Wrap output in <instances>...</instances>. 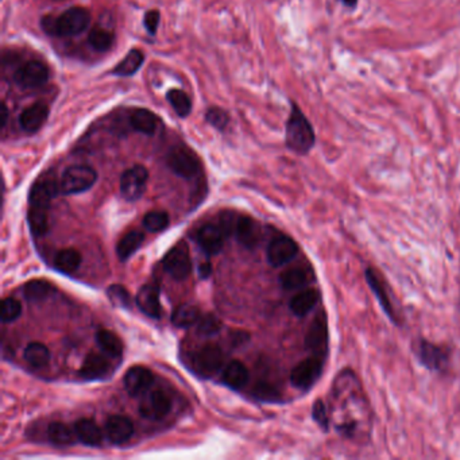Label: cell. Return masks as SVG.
<instances>
[{
  "label": "cell",
  "instance_id": "cell-40",
  "mask_svg": "<svg viewBox=\"0 0 460 460\" xmlns=\"http://www.w3.org/2000/svg\"><path fill=\"white\" fill-rule=\"evenodd\" d=\"M52 291L49 282L44 280H31L23 287V294L29 301H41Z\"/></svg>",
  "mask_w": 460,
  "mask_h": 460
},
{
  "label": "cell",
  "instance_id": "cell-6",
  "mask_svg": "<svg viewBox=\"0 0 460 460\" xmlns=\"http://www.w3.org/2000/svg\"><path fill=\"white\" fill-rule=\"evenodd\" d=\"M325 362L327 359L318 355H312L307 359H303L290 372L291 385L301 392H309L324 373Z\"/></svg>",
  "mask_w": 460,
  "mask_h": 460
},
{
  "label": "cell",
  "instance_id": "cell-7",
  "mask_svg": "<svg viewBox=\"0 0 460 460\" xmlns=\"http://www.w3.org/2000/svg\"><path fill=\"white\" fill-rule=\"evenodd\" d=\"M97 181V173L88 165L69 166L61 177L59 191L65 195H77L90 189Z\"/></svg>",
  "mask_w": 460,
  "mask_h": 460
},
{
  "label": "cell",
  "instance_id": "cell-36",
  "mask_svg": "<svg viewBox=\"0 0 460 460\" xmlns=\"http://www.w3.org/2000/svg\"><path fill=\"white\" fill-rule=\"evenodd\" d=\"M48 436L52 443L57 445H70L76 441V432L75 428H70L65 423H52L48 427Z\"/></svg>",
  "mask_w": 460,
  "mask_h": 460
},
{
  "label": "cell",
  "instance_id": "cell-41",
  "mask_svg": "<svg viewBox=\"0 0 460 460\" xmlns=\"http://www.w3.org/2000/svg\"><path fill=\"white\" fill-rule=\"evenodd\" d=\"M169 215L164 211H151L144 218V226L150 232H160L169 226Z\"/></svg>",
  "mask_w": 460,
  "mask_h": 460
},
{
  "label": "cell",
  "instance_id": "cell-35",
  "mask_svg": "<svg viewBox=\"0 0 460 460\" xmlns=\"http://www.w3.org/2000/svg\"><path fill=\"white\" fill-rule=\"evenodd\" d=\"M200 311L198 307L184 304L175 308L173 312L172 323L178 328H188L200 320Z\"/></svg>",
  "mask_w": 460,
  "mask_h": 460
},
{
  "label": "cell",
  "instance_id": "cell-51",
  "mask_svg": "<svg viewBox=\"0 0 460 460\" xmlns=\"http://www.w3.org/2000/svg\"><path fill=\"white\" fill-rule=\"evenodd\" d=\"M338 1H341L345 7L349 8V10H355L358 7V3H359V0H338Z\"/></svg>",
  "mask_w": 460,
  "mask_h": 460
},
{
  "label": "cell",
  "instance_id": "cell-17",
  "mask_svg": "<svg viewBox=\"0 0 460 460\" xmlns=\"http://www.w3.org/2000/svg\"><path fill=\"white\" fill-rule=\"evenodd\" d=\"M238 242L246 249H254L262 239V230L258 222L250 216H239L235 232Z\"/></svg>",
  "mask_w": 460,
  "mask_h": 460
},
{
  "label": "cell",
  "instance_id": "cell-31",
  "mask_svg": "<svg viewBox=\"0 0 460 460\" xmlns=\"http://www.w3.org/2000/svg\"><path fill=\"white\" fill-rule=\"evenodd\" d=\"M110 369V363L106 356L100 354H89L83 363L82 375L86 379H96L106 374Z\"/></svg>",
  "mask_w": 460,
  "mask_h": 460
},
{
  "label": "cell",
  "instance_id": "cell-11",
  "mask_svg": "<svg viewBox=\"0 0 460 460\" xmlns=\"http://www.w3.org/2000/svg\"><path fill=\"white\" fill-rule=\"evenodd\" d=\"M148 180V171L142 165H134L120 177V193L127 202L142 198Z\"/></svg>",
  "mask_w": 460,
  "mask_h": 460
},
{
  "label": "cell",
  "instance_id": "cell-8",
  "mask_svg": "<svg viewBox=\"0 0 460 460\" xmlns=\"http://www.w3.org/2000/svg\"><path fill=\"white\" fill-rule=\"evenodd\" d=\"M166 165L175 175L186 180L195 178L202 171L198 155L186 146L173 147L166 155Z\"/></svg>",
  "mask_w": 460,
  "mask_h": 460
},
{
  "label": "cell",
  "instance_id": "cell-43",
  "mask_svg": "<svg viewBox=\"0 0 460 460\" xmlns=\"http://www.w3.org/2000/svg\"><path fill=\"white\" fill-rule=\"evenodd\" d=\"M22 314V305L17 298L12 297H6L1 301V321L3 323H11L15 321Z\"/></svg>",
  "mask_w": 460,
  "mask_h": 460
},
{
  "label": "cell",
  "instance_id": "cell-46",
  "mask_svg": "<svg viewBox=\"0 0 460 460\" xmlns=\"http://www.w3.org/2000/svg\"><path fill=\"white\" fill-rule=\"evenodd\" d=\"M256 396L260 399V400H265V401H270V403H277V401H281V394L280 392L269 385V383H258L256 386Z\"/></svg>",
  "mask_w": 460,
  "mask_h": 460
},
{
  "label": "cell",
  "instance_id": "cell-30",
  "mask_svg": "<svg viewBox=\"0 0 460 460\" xmlns=\"http://www.w3.org/2000/svg\"><path fill=\"white\" fill-rule=\"evenodd\" d=\"M249 379V372L246 366L239 361H231L223 372V382L232 389H240Z\"/></svg>",
  "mask_w": 460,
  "mask_h": 460
},
{
  "label": "cell",
  "instance_id": "cell-2",
  "mask_svg": "<svg viewBox=\"0 0 460 460\" xmlns=\"http://www.w3.org/2000/svg\"><path fill=\"white\" fill-rule=\"evenodd\" d=\"M285 144L289 150L298 155L309 154L316 144V133L311 120L294 102L290 103L285 126Z\"/></svg>",
  "mask_w": 460,
  "mask_h": 460
},
{
  "label": "cell",
  "instance_id": "cell-33",
  "mask_svg": "<svg viewBox=\"0 0 460 460\" xmlns=\"http://www.w3.org/2000/svg\"><path fill=\"white\" fill-rule=\"evenodd\" d=\"M82 260H83L82 254L77 250L64 249V250L58 251L56 259H55V265H56V269L61 273L72 274L80 267Z\"/></svg>",
  "mask_w": 460,
  "mask_h": 460
},
{
  "label": "cell",
  "instance_id": "cell-38",
  "mask_svg": "<svg viewBox=\"0 0 460 460\" xmlns=\"http://www.w3.org/2000/svg\"><path fill=\"white\" fill-rule=\"evenodd\" d=\"M28 222L30 230L35 236H44L49 230V209L30 207Z\"/></svg>",
  "mask_w": 460,
  "mask_h": 460
},
{
  "label": "cell",
  "instance_id": "cell-13",
  "mask_svg": "<svg viewBox=\"0 0 460 460\" xmlns=\"http://www.w3.org/2000/svg\"><path fill=\"white\" fill-rule=\"evenodd\" d=\"M298 245L287 235L276 236L267 246V262L273 267H281L296 258Z\"/></svg>",
  "mask_w": 460,
  "mask_h": 460
},
{
  "label": "cell",
  "instance_id": "cell-10",
  "mask_svg": "<svg viewBox=\"0 0 460 460\" xmlns=\"http://www.w3.org/2000/svg\"><path fill=\"white\" fill-rule=\"evenodd\" d=\"M49 68L39 59H31L19 66L14 73L15 84L23 89H37L49 80Z\"/></svg>",
  "mask_w": 460,
  "mask_h": 460
},
{
  "label": "cell",
  "instance_id": "cell-15",
  "mask_svg": "<svg viewBox=\"0 0 460 460\" xmlns=\"http://www.w3.org/2000/svg\"><path fill=\"white\" fill-rule=\"evenodd\" d=\"M58 185L56 178L50 175H44L35 181L31 186L29 195L30 207L50 209L53 198L57 195Z\"/></svg>",
  "mask_w": 460,
  "mask_h": 460
},
{
  "label": "cell",
  "instance_id": "cell-21",
  "mask_svg": "<svg viewBox=\"0 0 460 460\" xmlns=\"http://www.w3.org/2000/svg\"><path fill=\"white\" fill-rule=\"evenodd\" d=\"M320 298L321 294L317 289H304L290 300L289 309L294 316L305 317L316 308Z\"/></svg>",
  "mask_w": 460,
  "mask_h": 460
},
{
  "label": "cell",
  "instance_id": "cell-25",
  "mask_svg": "<svg viewBox=\"0 0 460 460\" xmlns=\"http://www.w3.org/2000/svg\"><path fill=\"white\" fill-rule=\"evenodd\" d=\"M314 280V276L305 267H290L280 274V284L285 290L305 288Z\"/></svg>",
  "mask_w": 460,
  "mask_h": 460
},
{
  "label": "cell",
  "instance_id": "cell-48",
  "mask_svg": "<svg viewBox=\"0 0 460 460\" xmlns=\"http://www.w3.org/2000/svg\"><path fill=\"white\" fill-rule=\"evenodd\" d=\"M239 216H235L232 212H224L220 216V222H219V227L224 232L226 236H229L231 233L235 232V227H236V222H238Z\"/></svg>",
  "mask_w": 460,
  "mask_h": 460
},
{
  "label": "cell",
  "instance_id": "cell-19",
  "mask_svg": "<svg viewBox=\"0 0 460 460\" xmlns=\"http://www.w3.org/2000/svg\"><path fill=\"white\" fill-rule=\"evenodd\" d=\"M49 117V107L44 102H37L29 106L21 115L19 124L26 133H37Z\"/></svg>",
  "mask_w": 460,
  "mask_h": 460
},
{
  "label": "cell",
  "instance_id": "cell-29",
  "mask_svg": "<svg viewBox=\"0 0 460 460\" xmlns=\"http://www.w3.org/2000/svg\"><path fill=\"white\" fill-rule=\"evenodd\" d=\"M88 42L93 50H96L99 53H106L114 46L115 34L113 30L97 26V28L90 30V32L88 35Z\"/></svg>",
  "mask_w": 460,
  "mask_h": 460
},
{
  "label": "cell",
  "instance_id": "cell-49",
  "mask_svg": "<svg viewBox=\"0 0 460 460\" xmlns=\"http://www.w3.org/2000/svg\"><path fill=\"white\" fill-rule=\"evenodd\" d=\"M7 122H8V107L3 102L1 103V111H0V127H1V130L7 126Z\"/></svg>",
  "mask_w": 460,
  "mask_h": 460
},
{
  "label": "cell",
  "instance_id": "cell-37",
  "mask_svg": "<svg viewBox=\"0 0 460 460\" xmlns=\"http://www.w3.org/2000/svg\"><path fill=\"white\" fill-rule=\"evenodd\" d=\"M96 342L99 347L106 352L110 356H114V358H117L122 355L123 352V343L122 341L119 339V336L114 334L113 331H108V329H100L97 334H96Z\"/></svg>",
  "mask_w": 460,
  "mask_h": 460
},
{
  "label": "cell",
  "instance_id": "cell-5",
  "mask_svg": "<svg viewBox=\"0 0 460 460\" xmlns=\"http://www.w3.org/2000/svg\"><path fill=\"white\" fill-rule=\"evenodd\" d=\"M365 280L372 293L374 294L378 304L381 305L383 314L396 327L401 328L403 325V318L392 300L393 293L385 280V276L378 269H375L374 266H369L365 269Z\"/></svg>",
  "mask_w": 460,
  "mask_h": 460
},
{
  "label": "cell",
  "instance_id": "cell-16",
  "mask_svg": "<svg viewBox=\"0 0 460 460\" xmlns=\"http://www.w3.org/2000/svg\"><path fill=\"white\" fill-rule=\"evenodd\" d=\"M127 123L131 130L147 137L154 135L162 126V120L160 119V116L146 108H135L130 111L127 115Z\"/></svg>",
  "mask_w": 460,
  "mask_h": 460
},
{
  "label": "cell",
  "instance_id": "cell-23",
  "mask_svg": "<svg viewBox=\"0 0 460 460\" xmlns=\"http://www.w3.org/2000/svg\"><path fill=\"white\" fill-rule=\"evenodd\" d=\"M106 433L114 444H123L130 440L134 433V425L124 416H111L106 423Z\"/></svg>",
  "mask_w": 460,
  "mask_h": 460
},
{
  "label": "cell",
  "instance_id": "cell-26",
  "mask_svg": "<svg viewBox=\"0 0 460 460\" xmlns=\"http://www.w3.org/2000/svg\"><path fill=\"white\" fill-rule=\"evenodd\" d=\"M75 432H76L77 439L86 445L97 447L103 441V432L99 428V425L92 420H86V419L79 420L75 424Z\"/></svg>",
  "mask_w": 460,
  "mask_h": 460
},
{
  "label": "cell",
  "instance_id": "cell-50",
  "mask_svg": "<svg viewBox=\"0 0 460 460\" xmlns=\"http://www.w3.org/2000/svg\"><path fill=\"white\" fill-rule=\"evenodd\" d=\"M212 271V267H211V263L209 262H202V265L199 266V276L200 278H208L209 274Z\"/></svg>",
  "mask_w": 460,
  "mask_h": 460
},
{
  "label": "cell",
  "instance_id": "cell-3",
  "mask_svg": "<svg viewBox=\"0 0 460 460\" xmlns=\"http://www.w3.org/2000/svg\"><path fill=\"white\" fill-rule=\"evenodd\" d=\"M90 23V12L84 7H70L61 15L48 14L41 19V28L50 37H76Z\"/></svg>",
  "mask_w": 460,
  "mask_h": 460
},
{
  "label": "cell",
  "instance_id": "cell-28",
  "mask_svg": "<svg viewBox=\"0 0 460 460\" xmlns=\"http://www.w3.org/2000/svg\"><path fill=\"white\" fill-rule=\"evenodd\" d=\"M144 233L142 231H128L116 246V254L120 260H127L144 243Z\"/></svg>",
  "mask_w": 460,
  "mask_h": 460
},
{
  "label": "cell",
  "instance_id": "cell-22",
  "mask_svg": "<svg viewBox=\"0 0 460 460\" xmlns=\"http://www.w3.org/2000/svg\"><path fill=\"white\" fill-rule=\"evenodd\" d=\"M137 304L146 316L160 318L162 308L160 303V289L155 285H144L137 294Z\"/></svg>",
  "mask_w": 460,
  "mask_h": 460
},
{
  "label": "cell",
  "instance_id": "cell-14",
  "mask_svg": "<svg viewBox=\"0 0 460 460\" xmlns=\"http://www.w3.org/2000/svg\"><path fill=\"white\" fill-rule=\"evenodd\" d=\"M172 409V401L169 396L162 390H153L147 393L140 406V413L144 419L160 420L165 417Z\"/></svg>",
  "mask_w": 460,
  "mask_h": 460
},
{
  "label": "cell",
  "instance_id": "cell-52",
  "mask_svg": "<svg viewBox=\"0 0 460 460\" xmlns=\"http://www.w3.org/2000/svg\"><path fill=\"white\" fill-rule=\"evenodd\" d=\"M55 1H62V0H55Z\"/></svg>",
  "mask_w": 460,
  "mask_h": 460
},
{
  "label": "cell",
  "instance_id": "cell-18",
  "mask_svg": "<svg viewBox=\"0 0 460 460\" xmlns=\"http://www.w3.org/2000/svg\"><path fill=\"white\" fill-rule=\"evenodd\" d=\"M154 381L153 373L144 366H134L124 375V387L127 393L133 397L144 394V392L151 386Z\"/></svg>",
  "mask_w": 460,
  "mask_h": 460
},
{
  "label": "cell",
  "instance_id": "cell-27",
  "mask_svg": "<svg viewBox=\"0 0 460 460\" xmlns=\"http://www.w3.org/2000/svg\"><path fill=\"white\" fill-rule=\"evenodd\" d=\"M144 53L140 49L130 50L113 70V75L117 77H130L135 75L144 65Z\"/></svg>",
  "mask_w": 460,
  "mask_h": 460
},
{
  "label": "cell",
  "instance_id": "cell-44",
  "mask_svg": "<svg viewBox=\"0 0 460 460\" xmlns=\"http://www.w3.org/2000/svg\"><path fill=\"white\" fill-rule=\"evenodd\" d=\"M107 296L111 303L119 308H131L130 293L122 285H111L107 290Z\"/></svg>",
  "mask_w": 460,
  "mask_h": 460
},
{
  "label": "cell",
  "instance_id": "cell-20",
  "mask_svg": "<svg viewBox=\"0 0 460 460\" xmlns=\"http://www.w3.org/2000/svg\"><path fill=\"white\" fill-rule=\"evenodd\" d=\"M224 232L219 227V224H205L202 226L200 230L198 231L196 235V240L199 243V246L202 247L207 254L215 256L218 254L222 247H223V242H224Z\"/></svg>",
  "mask_w": 460,
  "mask_h": 460
},
{
  "label": "cell",
  "instance_id": "cell-45",
  "mask_svg": "<svg viewBox=\"0 0 460 460\" xmlns=\"http://www.w3.org/2000/svg\"><path fill=\"white\" fill-rule=\"evenodd\" d=\"M222 328L220 320L213 315H205L198 321V329L202 336H212L218 334Z\"/></svg>",
  "mask_w": 460,
  "mask_h": 460
},
{
  "label": "cell",
  "instance_id": "cell-9",
  "mask_svg": "<svg viewBox=\"0 0 460 460\" xmlns=\"http://www.w3.org/2000/svg\"><path fill=\"white\" fill-rule=\"evenodd\" d=\"M305 348L311 351L314 355H318L324 359H328L329 352V328H328V317L325 311H320L317 314L311 325L308 327L305 335Z\"/></svg>",
  "mask_w": 460,
  "mask_h": 460
},
{
  "label": "cell",
  "instance_id": "cell-39",
  "mask_svg": "<svg viewBox=\"0 0 460 460\" xmlns=\"http://www.w3.org/2000/svg\"><path fill=\"white\" fill-rule=\"evenodd\" d=\"M312 419L321 431L324 433L329 432L331 425H332L331 410H329V406L324 403V400L317 399L316 401L312 405Z\"/></svg>",
  "mask_w": 460,
  "mask_h": 460
},
{
  "label": "cell",
  "instance_id": "cell-42",
  "mask_svg": "<svg viewBox=\"0 0 460 460\" xmlns=\"http://www.w3.org/2000/svg\"><path fill=\"white\" fill-rule=\"evenodd\" d=\"M230 120V114L222 107H209L205 113V122L219 131H224Z\"/></svg>",
  "mask_w": 460,
  "mask_h": 460
},
{
  "label": "cell",
  "instance_id": "cell-1",
  "mask_svg": "<svg viewBox=\"0 0 460 460\" xmlns=\"http://www.w3.org/2000/svg\"><path fill=\"white\" fill-rule=\"evenodd\" d=\"M329 396L334 403L329 410L331 420L335 417V432L341 437L359 444L369 443L374 424L373 409L356 373L349 367L339 372Z\"/></svg>",
  "mask_w": 460,
  "mask_h": 460
},
{
  "label": "cell",
  "instance_id": "cell-32",
  "mask_svg": "<svg viewBox=\"0 0 460 460\" xmlns=\"http://www.w3.org/2000/svg\"><path fill=\"white\" fill-rule=\"evenodd\" d=\"M23 356L30 366H32L35 369H42V367L48 366V363L50 361V352H49L48 347L39 342L30 343L25 348Z\"/></svg>",
  "mask_w": 460,
  "mask_h": 460
},
{
  "label": "cell",
  "instance_id": "cell-4",
  "mask_svg": "<svg viewBox=\"0 0 460 460\" xmlns=\"http://www.w3.org/2000/svg\"><path fill=\"white\" fill-rule=\"evenodd\" d=\"M412 352L417 362L434 374H447L451 367L452 351L448 345H437L425 338H414Z\"/></svg>",
  "mask_w": 460,
  "mask_h": 460
},
{
  "label": "cell",
  "instance_id": "cell-34",
  "mask_svg": "<svg viewBox=\"0 0 460 460\" xmlns=\"http://www.w3.org/2000/svg\"><path fill=\"white\" fill-rule=\"evenodd\" d=\"M166 100L172 106L174 113L180 117H186L192 113V100L182 89L173 88L166 93Z\"/></svg>",
  "mask_w": 460,
  "mask_h": 460
},
{
  "label": "cell",
  "instance_id": "cell-47",
  "mask_svg": "<svg viewBox=\"0 0 460 460\" xmlns=\"http://www.w3.org/2000/svg\"><path fill=\"white\" fill-rule=\"evenodd\" d=\"M160 22H161V14H160L158 10H148V11H146L144 17V26L150 35H155L157 34Z\"/></svg>",
  "mask_w": 460,
  "mask_h": 460
},
{
  "label": "cell",
  "instance_id": "cell-12",
  "mask_svg": "<svg viewBox=\"0 0 460 460\" xmlns=\"http://www.w3.org/2000/svg\"><path fill=\"white\" fill-rule=\"evenodd\" d=\"M164 269L174 280H185L192 271V259L188 245L180 242L164 258Z\"/></svg>",
  "mask_w": 460,
  "mask_h": 460
},
{
  "label": "cell",
  "instance_id": "cell-24",
  "mask_svg": "<svg viewBox=\"0 0 460 460\" xmlns=\"http://www.w3.org/2000/svg\"><path fill=\"white\" fill-rule=\"evenodd\" d=\"M222 365H223V351L218 345H205L196 355V366L205 374H212L218 372L222 367Z\"/></svg>",
  "mask_w": 460,
  "mask_h": 460
}]
</instances>
